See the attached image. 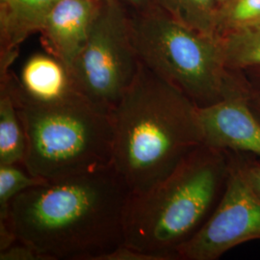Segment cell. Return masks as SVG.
Returning <instances> with one entry per match:
<instances>
[{"instance_id": "1", "label": "cell", "mask_w": 260, "mask_h": 260, "mask_svg": "<svg viewBox=\"0 0 260 260\" xmlns=\"http://www.w3.org/2000/svg\"><path fill=\"white\" fill-rule=\"evenodd\" d=\"M129 188L110 166L47 180L16 197L9 223L43 260H103L124 243Z\"/></svg>"}, {"instance_id": "2", "label": "cell", "mask_w": 260, "mask_h": 260, "mask_svg": "<svg viewBox=\"0 0 260 260\" xmlns=\"http://www.w3.org/2000/svg\"><path fill=\"white\" fill-rule=\"evenodd\" d=\"M112 117L113 167L132 194L164 180L205 144L198 106L142 63Z\"/></svg>"}, {"instance_id": "3", "label": "cell", "mask_w": 260, "mask_h": 260, "mask_svg": "<svg viewBox=\"0 0 260 260\" xmlns=\"http://www.w3.org/2000/svg\"><path fill=\"white\" fill-rule=\"evenodd\" d=\"M232 166L231 151L201 145L164 180L141 194H130L124 243L154 256L177 259L213 212Z\"/></svg>"}, {"instance_id": "4", "label": "cell", "mask_w": 260, "mask_h": 260, "mask_svg": "<svg viewBox=\"0 0 260 260\" xmlns=\"http://www.w3.org/2000/svg\"><path fill=\"white\" fill-rule=\"evenodd\" d=\"M13 99L26 137L23 166L32 176L55 180L113 166L112 113L87 99L53 106Z\"/></svg>"}, {"instance_id": "5", "label": "cell", "mask_w": 260, "mask_h": 260, "mask_svg": "<svg viewBox=\"0 0 260 260\" xmlns=\"http://www.w3.org/2000/svg\"><path fill=\"white\" fill-rule=\"evenodd\" d=\"M134 45L142 64L184 93L198 107L246 92L229 73L219 38L186 27L152 6L133 13Z\"/></svg>"}, {"instance_id": "6", "label": "cell", "mask_w": 260, "mask_h": 260, "mask_svg": "<svg viewBox=\"0 0 260 260\" xmlns=\"http://www.w3.org/2000/svg\"><path fill=\"white\" fill-rule=\"evenodd\" d=\"M140 65L127 9L118 0H101L87 41L70 67L81 93L112 113Z\"/></svg>"}, {"instance_id": "7", "label": "cell", "mask_w": 260, "mask_h": 260, "mask_svg": "<svg viewBox=\"0 0 260 260\" xmlns=\"http://www.w3.org/2000/svg\"><path fill=\"white\" fill-rule=\"evenodd\" d=\"M260 240V197L232 157L223 194L208 220L177 252V259L215 260L246 242Z\"/></svg>"}, {"instance_id": "8", "label": "cell", "mask_w": 260, "mask_h": 260, "mask_svg": "<svg viewBox=\"0 0 260 260\" xmlns=\"http://www.w3.org/2000/svg\"><path fill=\"white\" fill-rule=\"evenodd\" d=\"M11 94L19 101L53 106L86 99L75 81L70 67L47 51L29 56L21 66L19 75H0Z\"/></svg>"}, {"instance_id": "9", "label": "cell", "mask_w": 260, "mask_h": 260, "mask_svg": "<svg viewBox=\"0 0 260 260\" xmlns=\"http://www.w3.org/2000/svg\"><path fill=\"white\" fill-rule=\"evenodd\" d=\"M250 96L246 91L198 107L205 145L260 157V119L251 108Z\"/></svg>"}, {"instance_id": "10", "label": "cell", "mask_w": 260, "mask_h": 260, "mask_svg": "<svg viewBox=\"0 0 260 260\" xmlns=\"http://www.w3.org/2000/svg\"><path fill=\"white\" fill-rule=\"evenodd\" d=\"M101 0H59L41 32L44 49L71 67L89 36Z\"/></svg>"}, {"instance_id": "11", "label": "cell", "mask_w": 260, "mask_h": 260, "mask_svg": "<svg viewBox=\"0 0 260 260\" xmlns=\"http://www.w3.org/2000/svg\"><path fill=\"white\" fill-rule=\"evenodd\" d=\"M59 0H0V75L7 74L21 44L40 33Z\"/></svg>"}, {"instance_id": "12", "label": "cell", "mask_w": 260, "mask_h": 260, "mask_svg": "<svg viewBox=\"0 0 260 260\" xmlns=\"http://www.w3.org/2000/svg\"><path fill=\"white\" fill-rule=\"evenodd\" d=\"M26 137L19 112L5 84L0 83V165L24 164Z\"/></svg>"}, {"instance_id": "13", "label": "cell", "mask_w": 260, "mask_h": 260, "mask_svg": "<svg viewBox=\"0 0 260 260\" xmlns=\"http://www.w3.org/2000/svg\"><path fill=\"white\" fill-rule=\"evenodd\" d=\"M153 6L186 27L205 36L219 38L218 0H153Z\"/></svg>"}, {"instance_id": "14", "label": "cell", "mask_w": 260, "mask_h": 260, "mask_svg": "<svg viewBox=\"0 0 260 260\" xmlns=\"http://www.w3.org/2000/svg\"><path fill=\"white\" fill-rule=\"evenodd\" d=\"M219 39L229 70L260 67V25L228 32Z\"/></svg>"}, {"instance_id": "15", "label": "cell", "mask_w": 260, "mask_h": 260, "mask_svg": "<svg viewBox=\"0 0 260 260\" xmlns=\"http://www.w3.org/2000/svg\"><path fill=\"white\" fill-rule=\"evenodd\" d=\"M47 180L32 176L22 165H0V222H6L10 205L18 196Z\"/></svg>"}, {"instance_id": "16", "label": "cell", "mask_w": 260, "mask_h": 260, "mask_svg": "<svg viewBox=\"0 0 260 260\" xmlns=\"http://www.w3.org/2000/svg\"><path fill=\"white\" fill-rule=\"evenodd\" d=\"M260 25V0H229L219 8L217 35Z\"/></svg>"}, {"instance_id": "17", "label": "cell", "mask_w": 260, "mask_h": 260, "mask_svg": "<svg viewBox=\"0 0 260 260\" xmlns=\"http://www.w3.org/2000/svg\"><path fill=\"white\" fill-rule=\"evenodd\" d=\"M0 260H43L37 251L22 242L17 241L0 251Z\"/></svg>"}, {"instance_id": "18", "label": "cell", "mask_w": 260, "mask_h": 260, "mask_svg": "<svg viewBox=\"0 0 260 260\" xmlns=\"http://www.w3.org/2000/svg\"><path fill=\"white\" fill-rule=\"evenodd\" d=\"M243 177L251 189L260 197V162L257 161H236Z\"/></svg>"}, {"instance_id": "19", "label": "cell", "mask_w": 260, "mask_h": 260, "mask_svg": "<svg viewBox=\"0 0 260 260\" xmlns=\"http://www.w3.org/2000/svg\"><path fill=\"white\" fill-rule=\"evenodd\" d=\"M103 260H156V258L122 244L118 249L106 255Z\"/></svg>"}, {"instance_id": "20", "label": "cell", "mask_w": 260, "mask_h": 260, "mask_svg": "<svg viewBox=\"0 0 260 260\" xmlns=\"http://www.w3.org/2000/svg\"><path fill=\"white\" fill-rule=\"evenodd\" d=\"M126 9L133 13H140L149 9L153 6V0H118Z\"/></svg>"}, {"instance_id": "21", "label": "cell", "mask_w": 260, "mask_h": 260, "mask_svg": "<svg viewBox=\"0 0 260 260\" xmlns=\"http://www.w3.org/2000/svg\"><path fill=\"white\" fill-rule=\"evenodd\" d=\"M250 103L253 112L256 114V116L260 119V93L255 98L250 96Z\"/></svg>"}, {"instance_id": "22", "label": "cell", "mask_w": 260, "mask_h": 260, "mask_svg": "<svg viewBox=\"0 0 260 260\" xmlns=\"http://www.w3.org/2000/svg\"><path fill=\"white\" fill-rule=\"evenodd\" d=\"M229 0H218V3H219V8L223 5L224 3H226Z\"/></svg>"}, {"instance_id": "23", "label": "cell", "mask_w": 260, "mask_h": 260, "mask_svg": "<svg viewBox=\"0 0 260 260\" xmlns=\"http://www.w3.org/2000/svg\"><path fill=\"white\" fill-rule=\"evenodd\" d=\"M258 26H259V25H258Z\"/></svg>"}]
</instances>
